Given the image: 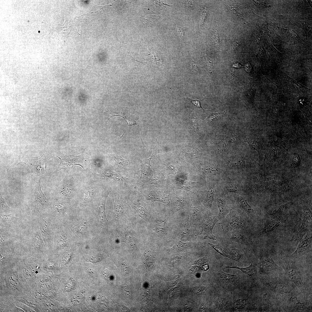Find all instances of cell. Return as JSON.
<instances>
[{"instance_id": "ee69618b", "label": "cell", "mask_w": 312, "mask_h": 312, "mask_svg": "<svg viewBox=\"0 0 312 312\" xmlns=\"http://www.w3.org/2000/svg\"><path fill=\"white\" fill-rule=\"evenodd\" d=\"M227 303V302L223 298H219L217 300L216 306L218 309H221L224 308Z\"/></svg>"}, {"instance_id": "cb8c5ba5", "label": "cell", "mask_w": 312, "mask_h": 312, "mask_svg": "<svg viewBox=\"0 0 312 312\" xmlns=\"http://www.w3.org/2000/svg\"><path fill=\"white\" fill-rule=\"evenodd\" d=\"M186 101L187 106L191 109L194 110L199 109L205 110L202 107L200 102L198 100H192L187 97L186 99Z\"/></svg>"}, {"instance_id": "7dc6e473", "label": "cell", "mask_w": 312, "mask_h": 312, "mask_svg": "<svg viewBox=\"0 0 312 312\" xmlns=\"http://www.w3.org/2000/svg\"><path fill=\"white\" fill-rule=\"evenodd\" d=\"M302 216L309 220H311V213L307 209L303 210L302 212Z\"/></svg>"}, {"instance_id": "836d02e7", "label": "cell", "mask_w": 312, "mask_h": 312, "mask_svg": "<svg viewBox=\"0 0 312 312\" xmlns=\"http://www.w3.org/2000/svg\"><path fill=\"white\" fill-rule=\"evenodd\" d=\"M172 207H173V212L174 213L180 209L185 208L183 203L178 200H176L174 202H173Z\"/></svg>"}, {"instance_id": "8fae6325", "label": "cell", "mask_w": 312, "mask_h": 312, "mask_svg": "<svg viewBox=\"0 0 312 312\" xmlns=\"http://www.w3.org/2000/svg\"><path fill=\"white\" fill-rule=\"evenodd\" d=\"M42 185L40 179L35 190V198L36 202L39 204L45 206L47 203V198L42 190Z\"/></svg>"}, {"instance_id": "8d00e7d4", "label": "cell", "mask_w": 312, "mask_h": 312, "mask_svg": "<svg viewBox=\"0 0 312 312\" xmlns=\"http://www.w3.org/2000/svg\"><path fill=\"white\" fill-rule=\"evenodd\" d=\"M121 291L123 295L125 296L129 297L132 296L131 291L130 288L127 286L122 285L120 288Z\"/></svg>"}, {"instance_id": "816d5d0a", "label": "cell", "mask_w": 312, "mask_h": 312, "mask_svg": "<svg viewBox=\"0 0 312 312\" xmlns=\"http://www.w3.org/2000/svg\"><path fill=\"white\" fill-rule=\"evenodd\" d=\"M292 159L293 162L294 164L297 166L300 164V158L298 154H294Z\"/></svg>"}, {"instance_id": "9f6ffc18", "label": "cell", "mask_w": 312, "mask_h": 312, "mask_svg": "<svg viewBox=\"0 0 312 312\" xmlns=\"http://www.w3.org/2000/svg\"><path fill=\"white\" fill-rule=\"evenodd\" d=\"M136 208L138 213H140L141 215H143L144 214V210L143 208L139 207Z\"/></svg>"}, {"instance_id": "680465c9", "label": "cell", "mask_w": 312, "mask_h": 312, "mask_svg": "<svg viewBox=\"0 0 312 312\" xmlns=\"http://www.w3.org/2000/svg\"><path fill=\"white\" fill-rule=\"evenodd\" d=\"M208 268V266L207 265H205L203 267V269L204 270H207Z\"/></svg>"}, {"instance_id": "5b68a950", "label": "cell", "mask_w": 312, "mask_h": 312, "mask_svg": "<svg viewBox=\"0 0 312 312\" xmlns=\"http://www.w3.org/2000/svg\"><path fill=\"white\" fill-rule=\"evenodd\" d=\"M311 243V233H308L304 239L299 241L297 249L293 254V255L297 256L304 253L310 247Z\"/></svg>"}, {"instance_id": "3957f363", "label": "cell", "mask_w": 312, "mask_h": 312, "mask_svg": "<svg viewBox=\"0 0 312 312\" xmlns=\"http://www.w3.org/2000/svg\"><path fill=\"white\" fill-rule=\"evenodd\" d=\"M228 165L231 168L242 169L254 168L256 166V163L255 161L249 159L237 158L229 161Z\"/></svg>"}, {"instance_id": "74e56055", "label": "cell", "mask_w": 312, "mask_h": 312, "mask_svg": "<svg viewBox=\"0 0 312 312\" xmlns=\"http://www.w3.org/2000/svg\"><path fill=\"white\" fill-rule=\"evenodd\" d=\"M225 189L229 192L239 194V192L237 186L233 184H231L226 185Z\"/></svg>"}, {"instance_id": "1f68e13d", "label": "cell", "mask_w": 312, "mask_h": 312, "mask_svg": "<svg viewBox=\"0 0 312 312\" xmlns=\"http://www.w3.org/2000/svg\"><path fill=\"white\" fill-rule=\"evenodd\" d=\"M114 209L116 214L117 215H120L122 214L123 211V208L122 204L119 200H116L114 202Z\"/></svg>"}, {"instance_id": "d4e9b609", "label": "cell", "mask_w": 312, "mask_h": 312, "mask_svg": "<svg viewBox=\"0 0 312 312\" xmlns=\"http://www.w3.org/2000/svg\"><path fill=\"white\" fill-rule=\"evenodd\" d=\"M246 141L250 148L254 150L257 151L259 153V155L261 153V143L258 140L253 139L251 140H247Z\"/></svg>"}, {"instance_id": "f546056e", "label": "cell", "mask_w": 312, "mask_h": 312, "mask_svg": "<svg viewBox=\"0 0 312 312\" xmlns=\"http://www.w3.org/2000/svg\"><path fill=\"white\" fill-rule=\"evenodd\" d=\"M34 244L35 248L39 249L43 246V241L40 235L36 234L34 236Z\"/></svg>"}, {"instance_id": "d6986e66", "label": "cell", "mask_w": 312, "mask_h": 312, "mask_svg": "<svg viewBox=\"0 0 312 312\" xmlns=\"http://www.w3.org/2000/svg\"><path fill=\"white\" fill-rule=\"evenodd\" d=\"M150 166L151 165L144 161L141 166V174L140 179H147L150 176L151 173Z\"/></svg>"}, {"instance_id": "f907efd6", "label": "cell", "mask_w": 312, "mask_h": 312, "mask_svg": "<svg viewBox=\"0 0 312 312\" xmlns=\"http://www.w3.org/2000/svg\"><path fill=\"white\" fill-rule=\"evenodd\" d=\"M245 69L246 71L252 75H254V71L251 64L250 63H248L245 65Z\"/></svg>"}, {"instance_id": "484cf974", "label": "cell", "mask_w": 312, "mask_h": 312, "mask_svg": "<svg viewBox=\"0 0 312 312\" xmlns=\"http://www.w3.org/2000/svg\"><path fill=\"white\" fill-rule=\"evenodd\" d=\"M276 291L279 294H285L290 292L292 288L290 287L285 285L278 284L275 287Z\"/></svg>"}, {"instance_id": "7a4b0ae2", "label": "cell", "mask_w": 312, "mask_h": 312, "mask_svg": "<svg viewBox=\"0 0 312 312\" xmlns=\"http://www.w3.org/2000/svg\"><path fill=\"white\" fill-rule=\"evenodd\" d=\"M42 156L37 159H26L24 162L38 175H45V162L42 159Z\"/></svg>"}, {"instance_id": "f6af8a7d", "label": "cell", "mask_w": 312, "mask_h": 312, "mask_svg": "<svg viewBox=\"0 0 312 312\" xmlns=\"http://www.w3.org/2000/svg\"><path fill=\"white\" fill-rule=\"evenodd\" d=\"M117 116H120L122 118H123L126 122L128 126L129 127H131L133 125H137V123L134 120V119L130 117L126 118L123 117L121 116L117 115Z\"/></svg>"}, {"instance_id": "ac0fdd59", "label": "cell", "mask_w": 312, "mask_h": 312, "mask_svg": "<svg viewBox=\"0 0 312 312\" xmlns=\"http://www.w3.org/2000/svg\"><path fill=\"white\" fill-rule=\"evenodd\" d=\"M218 275L221 279L226 283H234L237 278L236 275L227 274L222 271L219 272Z\"/></svg>"}, {"instance_id": "2e32d148", "label": "cell", "mask_w": 312, "mask_h": 312, "mask_svg": "<svg viewBox=\"0 0 312 312\" xmlns=\"http://www.w3.org/2000/svg\"><path fill=\"white\" fill-rule=\"evenodd\" d=\"M216 202L219 209L218 216L220 219L224 217L227 212L226 206L222 198H218Z\"/></svg>"}, {"instance_id": "d590c367", "label": "cell", "mask_w": 312, "mask_h": 312, "mask_svg": "<svg viewBox=\"0 0 312 312\" xmlns=\"http://www.w3.org/2000/svg\"><path fill=\"white\" fill-rule=\"evenodd\" d=\"M0 208L1 210L5 212L10 211L11 209L7 205L5 201L2 196H0Z\"/></svg>"}, {"instance_id": "9c48e42d", "label": "cell", "mask_w": 312, "mask_h": 312, "mask_svg": "<svg viewBox=\"0 0 312 312\" xmlns=\"http://www.w3.org/2000/svg\"><path fill=\"white\" fill-rule=\"evenodd\" d=\"M286 274L291 280L294 282L299 287H301V279L299 273L293 267L287 265L285 269Z\"/></svg>"}, {"instance_id": "83f0119b", "label": "cell", "mask_w": 312, "mask_h": 312, "mask_svg": "<svg viewBox=\"0 0 312 312\" xmlns=\"http://www.w3.org/2000/svg\"><path fill=\"white\" fill-rule=\"evenodd\" d=\"M229 252L230 257H231L232 259L236 261H239L242 258L241 254L236 250L233 248L229 249Z\"/></svg>"}, {"instance_id": "f1b7e54d", "label": "cell", "mask_w": 312, "mask_h": 312, "mask_svg": "<svg viewBox=\"0 0 312 312\" xmlns=\"http://www.w3.org/2000/svg\"><path fill=\"white\" fill-rule=\"evenodd\" d=\"M208 244L213 248L215 250L222 255L224 257L231 258L229 255H228L223 250L222 248L220 245L219 244H214L209 243H208Z\"/></svg>"}, {"instance_id": "e575fe53", "label": "cell", "mask_w": 312, "mask_h": 312, "mask_svg": "<svg viewBox=\"0 0 312 312\" xmlns=\"http://www.w3.org/2000/svg\"><path fill=\"white\" fill-rule=\"evenodd\" d=\"M234 307L237 309H242L246 305L247 302L244 300L237 299L234 303Z\"/></svg>"}, {"instance_id": "c3c4849f", "label": "cell", "mask_w": 312, "mask_h": 312, "mask_svg": "<svg viewBox=\"0 0 312 312\" xmlns=\"http://www.w3.org/2000/svg\"><path fill=\"white\" fill-rule=\"evenodd\" d=\"M62 190L63 193L66 195L70 194L72 192V189L71 187L66 185L62 187Z\"/></svg>"}, {"instance_id": "603a6c76", "label": "cell", "mask_w": 312, "mask_h": 312, "mask_svg": "<svg viewBox=\"0 0 312 312\" xmlns=\"http://www.w3.org/2000/svg\"><path fill=\"white\" fill-rule=\"evenodd\" d=\"M188 247V245L186 243L179 241L175 243L173 247L169 250L171 252H183L186 250Z\"/></svg>"}, {"instance_id": "ab89813d", "label": "cell", "mask_w": 312, "mask_h": 312, "mask_svg": "<svg viewBox=\"0 0 312 312\" xmlns=\"http://www.w3.org/2000/svg\"><path fill=\"white\" fill-rule=\"evenodd\" d=\"M94 194L92 190L88 189L86 190L84 192L83 198L85 200H91Z\"/></svg>"}, {"instance_id": "f5cc1de1", "label": "cell", "mask_w": 312, "mask_h": 312, "mask_svg": "<svg viewBox=\"0 0 312 312\" xmlns=\"http://www.w3.org/2000/svg\"><path fill=\"white\" fill-rule=\"evenodd\" d=\"M177 32L180 38L181 42L182 43L183 40V34L182 28L181 26H179L178 27Z\"/></svg>"}, {"instance_id": "7bdbcfd3", "label": "cell", "mask_w": 312, "mask_h": 312, "mask_svg": "<svg viewBox=\"0 0 312 312\" xmlns=\"http://www.w3.org/2000/svg\"><path fill=\"white\" fill-rule=\"evenodd\" d=\"M291 300L294 305L298 309L302 310L304 308V304L299 302L296 297H294Z\"/></svg>"}, {"instance_id": "ffe728a7", "label": "cell", "mask_w": 312, "mask_h": 312, "mask_svg": "<svg viewBox=\"0 0 312 312\" xmlns=\"http://www.w3.org/2000/svg\"><path fill=\"white\" fill-rule=\"evenodd\" d=\"M285 101L282 98H278L276 101L273 107L272 110L275 114L282 112L285 108Z\"/></svg>"}, {"instance_id": "60d3db41", "label": "cell", "mask_w": 312, "mask_h": 312, "mask_svg": "<svg viewBox=\"0 0 312 312\" xmlns=\"http://www.w3.org/2000/svg\"><path fill=\"white\" fill-rule=\"evenodd\" d=\"M225 111L219 113H213L211 114L207 118V121L208 122H211L223 114Z\"/></svg>"}, {"instance_id": "52a82bcc", "label": "cell", "mask_w": 312, "mask_h": 312, "mask_svg": "<svg viewBox=\"0 0 312 312\" xmlns=\"http://www.w3.org/2000/svg\"><path fill=\"white\" fill-rule=\"evenodd\" d=\"M281 224V222L279 221L275 220L269 221L259 229V235H263L270 233L276 230Z\"/></svg>"}, {"instance_id": "9a60e30c", "label": "cell", "mask_w": 312, "mask_h": 312, "mask_svg": "<svg viewBox=\"0 0 312 312\" xmlns=\"http://www.w3.org/2000/svg\"><path fill=\"white\" fill-rule=\"evenodd\" d=\"M107 195H105L101 200L99 207L98 213L101 222L104 224L107 220L105 214V203Z\"/></svg>"}, {"instance_id": "8992f818", "label": "cell", "mask_w": 312, "mask_h": 312, "mask_svg": "<svg viewBox=\"0 0 312 312\" xmlns=\"http://www.w3.org/2000/svg\"><path fill=\"white\" fill-rule=\"evenodd\" d=\"M227 217L229 225L234 229L241 228L245 224L244 220L236 211H231Z\"/></svg>"}, {"instance_id": "7402d4cb", "label": "cell", "mask_w": 312, "mask_h": 312, "mask_svg": "<svg viewBox=\"0 0 312 312\" xmlns=\"http://www.w3.org/2000/svg\"><path fill=\"white\" fill-rule=\"evenodd\" d=\"M112 159L115 161L116 164L119 167L125 168L129 166L130 163L121 157L116 155H112Z\"/></svg>"}, {"instance_id": "7c38bea8", "label": "cell", "mask_w": 312, "mask_h": 312, "mask_svg": "<svg viewBox=\"0 0 312 312\" xmlns=\"http://www.w3.org/2000/svg\"><path fill=\"white\" fill-rule=\"evenodd\" d=\"M255 92L254 89H250L245 92L244 96V101L246 104L250 108L255 109L254 102Z\"/></svg>"}, {"instance_id": "5bb4252c", "label": "cell", "mask_w": 312, "mask_h": 312, "mask_svg": "<svg viewBox=\"0 0 312 312\" xmlns=\"http://www.w3.org/2000/svg\"><path fill=\"white\" fill-rule=\"evenodd\" d=\"M40 230L44 239L47 240L50 234V230L49 224L44 219L40 214Z\"/></svg>"}, {"instance_id": "44dd1931", "label": "cell", "mask_w": 312, "mask_h": 312, "mask_svg": "<svg viewBox=\"0 0 312 312\" xmlns=\"http://www.w3.org/2000/svg\"><path fill=\"white\" fill-rule=\"evenodd\" d=\"M206 192L207 193V196L205 200V203L207 207L211 209L214 200V190L213 188H210L206 190Z\"/></svg>"}, {"instance_id": "4fadbf2b", "label": "cell", "mask_w": 312, "mask_h": 312, "mask_svg": "<svg viewBox=\"0 0 312 312\" xmlns=\"http://www.w3.org/2000/svg\"><path fill=\"white\" fill-rule=\"evenodd\" d=\"M98 176L104 178L108 177L114 180L121 181L127 180V178L120 174L117 173L114 171L108 170L103 172Z\"/></svg>"}, {"instance_id": "4dcf8cb0", "label": "cell", "mask_w": 312, "mask_h": 312, "mask_svg": "<svg viewBox=\"0 0 312 312\" xmlns=\"http://www.w3.org/2000/svg\"><path fill=\"white\" fill-rule=\"evenodd\" d=\"M284 210L283 207L279 206L277 207L273 208L269 211L268 213V215L269 216H275L279 215L282 213Z\"/></svg>"}, {"instance_id": "6da1fadb", "label": "cell", "mask_w": 312, "mask_h": 312, "mask_svg": "<svg viewBox=\"0 0 312 312\" xmlns=\"http://www.w3.org/2000/svg\"><path fill=\"white\" fill-rule=\"evenodd\" d=\"M280 82L281 85L284 88L290 92L298 94L306 93L309 89L292 79L287 75L284 74L281 77Z\"/></svg>"}, {"instance_id": "ba28073f", "label": "cell", "mask_w": 312, "mask_h": 312, "mask_svg": "<svg viewBox=\"0 0 312 312\" xmlns=\"http://www.w3.org/2000/svg\"><path fill=\"white\" fill-rule=\"evenodd\" d=\"M260 259L263 267L266 271H272L278 269V266L269 256L263 255Z\"/></svg>"}, {"instance_id": "4316f807", "label": "cell", "mask_w": 312, "mask_h": 312, "mask_svg": "<svg viewBox=\"0 0 312 312\" xmlns=\"http://www.w3.org/2000/svg\"><path fill=\"white\" fill-rule=\"evenodd\" d=\"M240 203L241 207L248 213L253 214L254 213V210L251 208L246 200L242 199L240 201Z\"/></svg>"}, {"instance_id": "11a10c76", "label": "cell", "mask_w": 312, "mask_h": 312, "mask_svg": "<svg viewBox=\"0 0 312 312\" xmlns=\"http://www.w3.org/2000/svg\"><path fill=\"white\" fill-rule=\"evenodd\" d=\"M75 284V282L74 281L71 280L69 282V283L68 284V286H66L69 288V289H70L71 290L74 287Z\"/></svg>"}, {"instance_id": "6f0895ef", "label": "cell", "mask_w": 312, "mask_h": 312, "mask_svg": "<svg viewBox=\"0 0 312 312\" xmlns=\"http://www.w3.org/2000/svg\"><path fill=\"white\" fill-rule=\"evenodd\" d=\"M88 271L91 275L94 276V271L92 269H89L88 270Z\"/></svg>"}, {"instance_id": "681fc988", "label": "cell", "mask_w": 312, "mask_h": 312, "mask_svg": "<svg viewBox=\"0 0 312 312\" xmlns=\"http://www.w3.org/2000/svg\"><path fill=\"white\" fill-rule=\"evenodd\" d=\"M54 207L56 210L58 211H62L65 209V205L61 203H55L54 205Z\"/></svg>"}, {"instance_id": "d6a6232c", "label": "cell", "mask_w": 312, "mask_h": 312, "mask_svg": "<svg viewBox=\"0 0 312 312\" xmlns=\"http://www.w3.org/2000/svg\"><path fill=\"white\" fill-rule=\"evenodd\" d=\"M232 238L236 242L242 243L245 240V237L243 235L239 232H236L232 234Z\"/></svg>"}, {"instance_id": "30bf717a", "label": "cell", "mask_w": 312, "mask_h": 312, "mask_svg": "<svg viewBox=\"0 0 312 312\" xmlns=\"http://www.w3.org/2000/svg\"><path fill=\"white\" fill-rule=\"evenodd\" d=\"M301 222L296 234L295 239L299 241L302 239L304 235L309 231L308 220L302 216Z\"/></svg>"}, {"instance_id": "f35d334b", "label": "cell", "mask_w": 312, "mask_h": 312, "mask_svg": "<svg viewBox=\"0 0 312 312\" xmlns=\"http://www.w3.org/2000/svg\"><path fill=\"white\" fill-rule=\"evenodd\" d=\"M0 217L2 220L6 221H14L17 218L14 215L12 214H1Z\"/></svg>"}, {"instance_id": "bcb514c9", "label": "cell", "mask_w": 312, "mask_h": 312, "mask_svg": "<svg viewBox=\"0 0 312 312\" xmlns=\"http://www.w3.org/2000/svg\"><path fill=\"white\" fill-rule=\"evenodd\" d=\"M83 297L82 295L78 294L73 298V301L76 304L82 303L83 301Z\"/></svg>"}, {"instance_id": "e0dca14e", "label": "cell", "mask_w": 312, "mask_h": 312, "mask_svg": "<svg viewBox=\"0 0 312 312\" xmlns=\"http://www.w3.org/2000/svg\"><path fill=\"white\" fill-rule=\"evenodd\" d=\"M226 268H234L238 269L242 271L243 273L246 274L250 276H253L256 274V272L254 267L251 263L246 268H241L236 266H227Z\"/></svg>"}, {"instance_id": "b9f144b4", "label": "cell", "mask_w": 312, "mask_h": 312, "mask_svg": "<svg viewBox=\"0 0 312 312\" xmlns=\"http://www.w3.org/2000/svg\"><path fill=\"white\" fill-rule=\"evenodd\" d=\"M125 241L129 245L133 246L135 244V240L134 237L130 235H127L125 238Z\"/></svg>"}, {"instance_id": "277c9868", "label": "cell", "mask_w": 312, "mask_h": 312, "mask_svg": "<svg viewBox=\"0 0 312 312\" xmlns=\"http://www.w3.org/2000/svg\"><path fill=\"white\" fill-rule=\"evenodd\" d=\"M220 219L219 216H214L209 218L204 224L203 231L204 232V238H209L214 240H216V236L212 233L213 229Z\"/></svg>"}, {"instance_id": "db71d44e", "label": "cell", "mask_w": 312, "mask_h": 312, "mask_svg": "<svg viewBox=\"0 0 312 312\" xmlns=\"http://www.w3.org/2000/svg\"><path fill=\"white\" fill-rule=\"evenodd\" d=\"M103 257L101 255L97 256L94 258H91L90 261L91 262H97L101 260L102 259Z\"/></svg>"}]
</instances>
